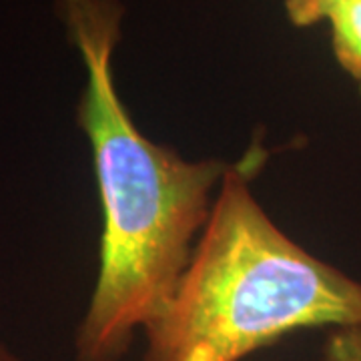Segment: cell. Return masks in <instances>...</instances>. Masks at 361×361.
Listing matches in <instances>:
<instances>
[{
    "label": "cell",
    "mask_w": 361,
    "mask_h": 361,
    "mask_svg": "<svg viewBox=\"0 0 361 361\" xmlns=\"http://www.w3.org/2000/svg\"><path fill=\"white\" fill-rule=\"evenodd\" d=\"M337 63L361 89V0H345L327 16Z\"/></svg>",
    "instance_id": "obj_3"
},
{
    "label": "cell",
    "mask_w": 361,
    "mask_h": 361,
    "mask_svg": "<svg viewBox=\"0 0 361 361\" xmlns=\"http://www.w3.org/2000/svg\"><path fill=\"white\" fill-rule=\"evenodd\" d=\"M0 361H23V360H20V357H18V355H16L8 345H4V343L0 341Z\"/></svg>",
    "instance_id": "obj_6"
},
{
    "label": "cell",
    "mask_w": 361,
    "mask_h": 361,
    "mask_svg": "<svg viewBox=\"0 0 361 361\" xmlns=\"http://www.w3.org/2000/svg\"><path fill=\"white\" fill-rule=\"evenodd\" d=\"M327 325H361V283L285 235L229 163L187 269L142 329L145 361H243Z\"/></svg>",
    "instance_id": "obj_2"
},
{
    "label": "cell",
    "mask_w": 361,
    "mask_h": 361,
    "mask_svg": "<svg viewBox=\"0 0 361 361\" xmlns=\"http://www.w3.org/2000/svg\"><path fill=\"white\" fill-rule=\"evenodd\" d=\"M325 361H361V325L339 327L327 337Z\"/></svg>",
    "instance_id": "obj_4"
},
{
    "label": "cell",
    "mask_w": 361,
    "mask_h": 361,
    "mask_svg": "<svg viewBox=\"0 0 361 361\" xmlns=\"http://www.w3.org/2000/svg\"><path fill=\"white\" fill-rule=\"evenodd\" d=\"M87 82L77 123L103 209L99 273L75 334V361H118L165 307L205 229L229 163L189 161L135 125L115 82L118 0H56Z\"/></svg>",
    "instance_id": "obj_1"
},
{
    "label": "cell",
    "mask_w": 361,
    "mask_h": 361,
    "mask_svg": "<svg viewBox=\"0 0 361 361\" xmlns=\"http://www.w3.org/2000/svg\"><path fill=\"white\" fill-rule=\"evenodd\" d=\"M341 2L345 0H285V13L295 26H311L327 20Z\"/></svg>",
    "instance_id": "obj_5"
}]
</instances>
